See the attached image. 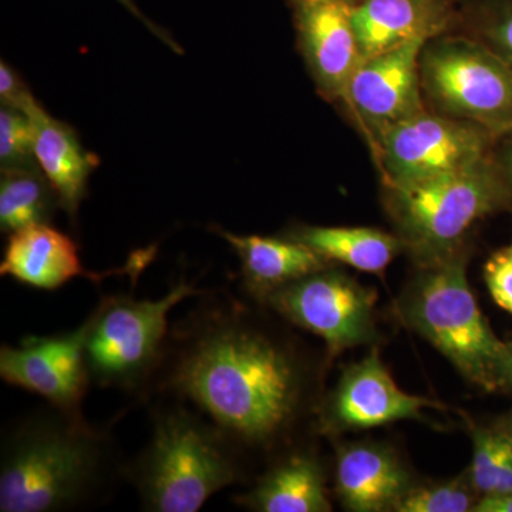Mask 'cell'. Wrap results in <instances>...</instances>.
I'll return each mask as SVG.
<instances>
[{
  "label": "cell",
  "instance_id": "cell-19",
  "mask_svg": "<svg viewBox=\"0 0 512 512\" xmlns=\"http://www.w3.org/2000/svg\"><path fill=\"white\" fill-rule=\"evenodd\" d=\"M23 113L35 130L37 164L55 188L60 208L74 221L99 160L84 150L72 127L47 114L36 99Z\"/></svg>",
  "mask_w": 512,
  "mask_h": 512
},
{
  "label": "cell",
  "instance_id": "cell-32",
  "mask_svg": "<svg viewBox=\"0 0 512 512\" xmlns=\"http://www.w3.org/2000/svg\"><path fill=\"white\" fill-rule=\"evenodd\" d=\"M501 426L504 427L505 430L508 431V433L511 434L512 436V413L510 414V416H507L505 417V419L503 421H501Z\"/></svg>",
  "mask_w": 512,
  "mask_h": 512
},
{
  "label": "cell",
  "instance_id": "cell-2",
  "mask_svg": "<svg viewBox=\"0 0 512 512\" xmlns=\"http://www.w3.org/2000/svg\"><path fill=\"white\" fill-rule=\"evenodd\" d=\"M127 461L107 427L47 404L5 427L0 511L67 512L106 503L126 481Z\"/></svg>",
  "mask_w": 512,
  "mask_h": 512
},
{
  "label": "cell",
  "instance_id": "cell-5",
  "mask_svg": "<svg viewBox=\"0 0 512 512\" xmlns=\"http://www.w3.org/2000/svg\"><path fill=\"white\" fill-rule=\"evenodd\" d=\"M467 245L437 264L419 266L394 303L406 328L431 343L468 382L485 392L498 390L505 342L497 338L478 308L467 278Z\"/></svg>",
  "mask_w": 512,
  "mask_h": 512
},
{
  "label": "cell",
  "instance_id": "cell-15",
  "mask_svg": "<svg viewBox=\"0 0 512 512\" xmlns=\"http://www.w3.org/2000/svg\"><path fill=\"white\" fill-rule=\"evenodd\" d=\"M416 484L402 458L386 444L356 441L336 446L333 490L345 510L396 511Z\"/></svg>",
  "mask_w": 512,
  "mask_h": 512
},
{
  "label": "cell",
  "instance_id": "cell-21",
  "mask_svg": "<svg viewBox=\"0 0 512 512\" xmlns=\"http://www.w3.org/2000/svg\"><path fill=\"white\" fill-rule=\"evenodd\" d=\"M59 197L39 165L2 168L0 178V229L12 234L36 224H50Z\"/></svg>",
  "mask_w": 512,
  "mask_h": 512
},
{
  "label": "cell",
  "instance_id": "cell-16",
  "mask_svg": "<svg viewBox=\"0 0 512 512\" xmlns=\"http://www.w3.org/2000/svg\"><path fill=\"white\" fill-rule=\"evenodd\" d=\"M463 0H360L352 22L362 59L450 32Z\"/></svg>",
  "mask_w": 512,
  "mask_h": 512
},
{
  "label": "cell",
  "instance_id": "cell-26",
  "mask_svg": "<svg viewBox=\"0 0 512 512\" xmlns=\"http://www.w3.org/2000/svg\"><path fill=\"white\" fill-rule=\"evenodd\" d=\"M484 282L493 301L512 315V241L487 259Z\"/></svg>",
  "mask_w": 512,
  "mask_h": 512
},
{
  "label": "cell",
  "instance_id": "cell-8",
  "mask_svg": "<svg viewBox=\"0 0 512 512\" xmlns=\"http://www.w3.org/2000/svg\"><path fill=\"white\" fill-rule=\"evenodd\" d=\"M376 302L375 289L330 265L276 289L261 305L322 339L332 360L345 350L379 340Z\"/></svg>",
  "mask_w": 512,
  "mask_h": 512
},
{
  "label": "cell",
  "instance_id": "cell-4",
  "mask_svg": "<svg viewBox=\"0 0 512 512\" xmlns=\"http://www.w3.org/2000/svg\"><path fill=\"white\" fill-rule=\"evenodd\" d=\"M383 205L404 252L419 268L466 247L478 221L512 210V192L490 154L419 183L383 185Z\"/></svg>",
  "mask_w": 512,
  "mask_h": 512
},
{
  "label": "cell",
  "instance_id": "cell-25",
  "mask_svg": "<svg viewBox=\"0 0 512 512\" xmlns=\"http://www.w3.org/2000/svg\"><path fill=\"white\" fill-rule=\"evenodd\" d=\"M0 165L2 168L39 165L32 120L23 111L8 106L0 109Z\"/></svg>",
  "mask_w": 512,
  "mask_h": 512
},
{
  "label": "cell",
  "instance_id": "cell-18",
  "mask_svg": "<svg viewBox=\"0 0 512 512\" xmlns=\"http://www.w3.org/2000/svg\"><path fill=\"white\" fill-rule=\"evenodd\" d=\"M212 229L237 252L244 291L258 303L276 289L333 265L308 245L286 234L259 237L234 234L220 227Z\"/></svg>",
  "mask_w": 512,
  "mask_h": 512
},
{
  "label": "cell",
  "instance_id": "cell-24",
  "mask_svg": "<svg viewBox=\"0 0 512 512\" xmlns=\"http://www.w3.org/2000/svg\"><path fill=\"white\" fill-rule=\"evenodd\" d=\"M480 500L467 474L444 483L416 484L397 505L396 512H468Z\"/></svg>",
  "mask_w": 512,
  "mask_h": 512
},
{
  "label": "cell",
  "instance_id": "cell-28",
  "mask_svg": "<svg viewBox=\"0 0 512 512\" xmlns=\"http://www.w3.org/2000/svg\"><path fill=\"white\" fill-rule=\"evenodd\" d=\"M491 158L512 192V130L495 141Z\"/></svg>",
  "mask_w": 512,
  "mask_h": 512
},
{
  "label": "cell",
  "instance_id": "cell-3",
  "mask_svg": "<svg viewBox=\"0 0 512 512\" xmlns=\"http://www.w3.org/2000/svg\"><path fill=\"white\" fill-rule=\"evenodd\" d=\"M151 436L126 464L148 512H197L225 488L249 483V461L217 426L173 399L150 403Z\"/></svg>",
  "mask_w": 512,
  "mask_h": 512
},
{
  "label": "cell",
  "instance_id": "cell-20",
  "mask_svg": "<svg viewBox=\"0 0 512 512\" xmlns=\"http://www.w3.org/2000/svg\"><path fill=\"white\" fill-rule=\"evenodd\" d=\"M285 234L308 245L330 264H342L379 276H383L393 259L404 252L396 234L379 228L296 225Z\"/></svg>",
  "mask_w": 512,
  "mask_h": 512
},
{
  "label": "cell",
  "instance_id": "cell-17",
  "mask_svg": "<svg viewBox=\"0 0 512 512\" xmlns=\"http://www.w3.org/2000/svg\"><path fill=\"white\" fill-rule=\"evenodd\" d=\"M234 503L256 512L332 511L325 464L312 448L298 444L272 458Z\"/></svg>",
  "mask_w": 512,
  "mask_h": 512
},
{
  "label": "cell",
  "instance_id": "cell-12",
  "mask_svg": "<svg viewBox=\"0 0 512 512\" xmlns=\"http://www.w3.org/2000/svg\"><path fill=\"white\" fill-rule=\"evenodd\" d=\"M429 40L363 60L343 101L362 128L372 151L389 128L427 109L420 77V55Z\"/></svg>",
  "mask_w": 512,
  "mask_h": 512
},
{
  "label": "cell",
  "instance_id": "cell-22",
  "mask_svg": "<svg viewBox=\"0 0 512 512\" xmlns=\"http://www.w3.org/2000/svg\"><path fill=\"white\" fill-rule=\"evenodd\" d=\"M473 460L466 474L480 497L512 493V436L501 424L474 426Z\"/></svg>",
  "mask_w": 512,
  "mask_h": 512
},
{
  "label": "cell",
  "instance_id": "cell-31",
  "mask_svg": "<svg viewBox=\"0 0 512 512\" xmlns=\"http://www.w3.org/2000/svg\"><path fill=\"white\" fill-rule=\"evenodd\" d=\"M498 390L512 394V338L505 342L500 370H498Z\"/></svg>",
  "mask_w": 512,
  "mask_h": 512
},
{
  "label": "cell",
  "instance_id": "cell-33",
  "mask_svg": "<svg viewBox=\"0 0 512 512\" xmlns=\"http://www.w3.org/2000/svg\"><path fill=\"white\" fill-rule=\"evenodd\" d=\"M289 3H292V6H295V5H301V3H309V2H319V0H288ZM349 2H352V3H359L360 0H349Z\"/></svg>",
  "mask_w": 512,
  "mask_h": 512
},
{
  "label": "cell",
  "instance_id": "cell-14",
  "mask_svg": "<svg viewBox=\"0 0 512 512\" xmlns=\"http://www.w3.org/2000/svg\"><path fill=\"white\" fill-rule=\"evenodd\" d=\"M153 252V248L140 252L126 265L97 274L84 268L72 238L50 224H36L9 234L0 275L42 291H56L79 276L96 285L111 275L127 274L137 281Z\"/></svg>",
  "mask_w": 512,
  "mask_h": 512
},
{
  "label": "cell",
  "instance_id": "cell-6",
  "mask_svg": "<svg viewBox=\"0 0 512 512\" xmlns=\"http://www.w3.org/2000/svg\"><path fill=\"white\" fill-rule=\"evenodd\" d=\"M207 289L180 279L160 299L104 296L90 312L86 363L92 386L117 390L147 404L165 353L170 322L178 303Z\"/></svg>",
  "mask_w": 512,
  "mask_h": 512
},
{
  "label": "cell",
  "instance_id": "cell-11",
  "mask_svg": "<svg viewBox=\"0 0 512 512\" xmlns=\"http://www.w3.org/2000/svg\"><path fill=\"white\" fill-rule=\"evenodd\" d=\"M441 406L426 397L403 392L373 349L343 370L338 384L320 400L315 430L335 437L348 431L376 429L400 420H416L426 409Z\"/></svg>",
  "mask_w": 512,
  "mask_h": 512
},
{
  "label": "cell",
  "instance_id": "cell-27",
  "mask_svg": "<svg viewBox=\"0 0 512 512\" xmlns=\"http://www.w3.org/2000/svg\"><path fill=\"white\" fill-rule=\"evenodd\" d=\"M0 99H2V106L20 111H25L26 107L35 100L19 74L6 62L0 63Z\"/></svg>",
  "mask_w": 512,
  "mask_h": 512
},
{
  "label": "cell",
  "instance_id": "cell-13",
  "mask_svg": "<svg viewBox=\"0 0 512 512\" xmlns=\"http://www.w3.org/2000/svg\"><path fill=\"white\" fill-rule=\"evenodd\" d=\"M353 6L349 0L293 6L299 52L316 90L329 103L345 101L353 74L363 62L353 29Z\"/></svg>",
  "mask_w": 512,
  "mask_h": 512
},
{
  "label": "cell",
  "instance_id": "cell-30",
  "mask_svg": "<svg viewBox=\"0 0 512 512\" xmlns=\"http://www.w3.org/2000/svg\"><path fill=\"white\" fill-rule=\"evenodd\" d=\"M473 512H512V493L480 497Z\"/></svg>",
  "mask_w": 512,
  "mask_h": 512
},
{
  "label": "cell",
  "instance_id": "cell-10",
  "mask_svg": "<svg viewBox=\"0 0 512 512\" xmlns=\"http://www.w3.org/2000/svg\"><path fill=\"white\" fill-rule=\"evenodd\" d=\"M90 316L72 332L26 336L19 346L0 349V376L10 386L37 394L47 404L83 419V404L92 386L86 363Z\"/></svg>",
  "mask_w": 512,
  "mask_h": 512
},
{
  "label": "cell",
  "instance_id": "cell-9",
  "mask_svg": "<svg viewBox=\"0 0 512 512\" xmlns=\"http://www.w3.org/2000/svg\"><path fill=\"white\" fill-rule=\"evenodd\" d=\"M495 141L478 124L426 109L389 128L373 157L383 185H406L476 164L490 156Z\"/></svg>",
  "mask_w": 512,
  "mask_h": 512
},
{
  "label": "cell",
  "instance_id": "cell-23",
  "mask_svg": "<svg viewBox=\"0 0 512 512\" xmlns=\"http://www.w3.org/2000/svg\"><path fill=\"white\" fill-rule=\"evenodd\" d=\"M466 35L512 69V0H474L466 9Z\"/></svg>",
  "mask_w": 512,
  "mask_h": 512
},
{
  "label": "cell",
  "instance_id": "cell-1",
  "mask_svg": "<svg viewBox=\"0 0 512 512\" xmlns=\"http://www.w3.org/2000/svg\"><path fill=\"white\" fill-rule=\"evenodd\" d=\"M170 326L148 403L183 402L207 417L251 463L298 446L320 400L305 348L251 303L205 291Z\"/></svg>",
  "mask_w": 512,
  "mask_h": 512
},
{
  "label": "cell",
  "instance_id": "cell-7",
  "mask_svg": "<svg viewBox=\"0 0 512 512\" xmlns=\"http://www.w3.org/2000/svg\"><path fill=\"white\" fill-rule=\"evenodd\" d=\"M420 77L433 111L478 124L497 140L512 130V69L474 37L444 33L429 40Z\"/></svg>",
  "mask_w": 512,
  "mask_h": 512
},
{
  "label": "cell",
  "instance_id": "cell-29",
  "mask_svg": "<svg viewBox=\"0 0 512 512\" xmlns=\"http://www.w3.org/2000/svg\"><path fill=\"white\" fill-rule=\"evenodd\" d=\"M117 2L121 3V5L124 6L128 10V12L131 13V15L136 16L140 22H143L144 25H146V28L150 29L151 32L154 33L157 37H160L161 40L165 43V45H168L171 47V49L174 50V52L181 53L183 50H181V47L178 46V43L175 42L173 37L168 35L165 30L158 28L156 23L151 22L150 19L146 18V15H144L143 12H141L140 9H138V6L136 5V2L134 0H117Z\"/></svg>",
  "mask_w": 512,
  "mask_h": 512
}]
</instances>
